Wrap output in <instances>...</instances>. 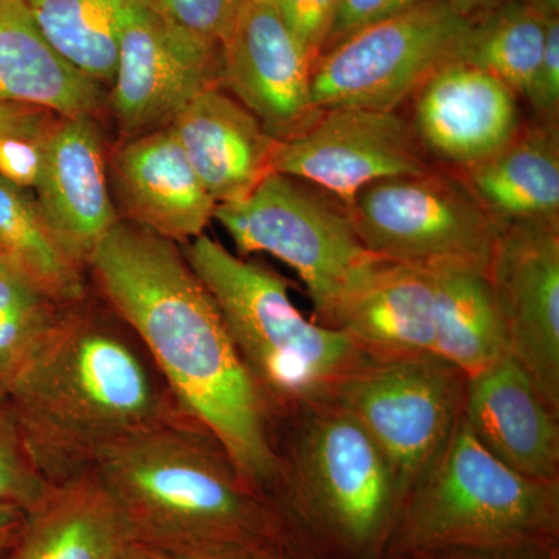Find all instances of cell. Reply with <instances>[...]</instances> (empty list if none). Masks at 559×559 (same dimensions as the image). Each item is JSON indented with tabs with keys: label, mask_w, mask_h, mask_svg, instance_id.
I'll use <instances>...</instances> for the list:
<instances>
[{
	"label": "cell",
	"mask_w": 559,
	"mask_h": 559,
	"mask_svg": "<svg viewBox=\"0 0 559 559\" xmlns=\"http://www.w3.org/2000/svg\"><path fill=\"white\" fill-rule=\"evenodd\" d=\"M120 219L176 245L204 235L216 202L191 168L170 127L124 138L108 157Z\"/></svg>",
	"instance_id": "e0dca14e"
},
{
	"label": "cell",
	"mask_w": 559,
	"mask_h": 559,
	"mask_svg": "<svg viewBox=\"0 0 559 559\" xmlns=\"http://www.w3.org/2000/svg\"><path fill=\"white\" fill-rule=\"evenodd\" d=\"M27 513L10 503L0 502V557L10 550L20 535Z\"/></svg>",
	"instance_id": "8d00e7d4"
},
{
	"label": "cell",
	"mask_w": 559,
	"mask_h": 559,
	"mask_svg": "<svg viewBox=\"0 0 559 559\" xmlns=\"http://www.w3.org/2000/svg\"><path fill=\"white\" fill-rule=\"evenodd\" d=\"M50 131L44 134L0 135V178L20 189H35L43 171Z\"/></svg>",
	"instance_id": "836d02e7"
},
{
	"label": "cell",
	"mask_w": 559,
	"mask_h": 559,
	"mask_svg": "<svg viewBox=\"0 0 559 559\" xmlns=\"http://www.w3.org/2000/svg\"><path fill=\"white\" fill-rule=\"evenodd\" d=\"M407 116L436 167L460 173L495 154L521 130V98L491 73L444 62L412 94Z\"/></svg>",
	"instance_id": "9a60e30c"
},
{
	"label": "cell",
	"mask_w": 559,
	"mask_h": 559,
	"mask_svg": "<svg viewBox=\"0 0 559 559\" xmlns=\"http://www.w3.org/2000/svg\"><path fill=\"white\" fill-rule=\"evenodd\" d=\"M5 555H7V551H5V554H3V555H2V557H0V559H3V558H5Z\"/></svg>",
	"instance_id": "7bdbcfd3"
},
{
	"label": "cell",
	"mask_w": 559,
	"mask_h": 559,
	"mask_svg": "<svg viewBox=\"0 0 559 559\" xmlns=\"http://www.w3.org/2000/svg\"><path fill=\"white\" fill-rule=\"evenodd\" d=\"M108 90L80 72L43 35L24 0H0V105L60 117L98 116Z\"/></svg>",
	"instance_id": "44dd1931"
},
{
	"label": "cell",
	"mask_w": 559,
	"mask_h": 559,
	"mask_svg": "<svg viewBox=\"0 0 559 559\" xmlns=\"http://www.w3.org/2000/svg\"><path fill=\"white\" fill-rule=\"evenodd\" d=\"M87 299L62 312L5 400L51 487L90 474L117 441L186 412L134 333L95 314Z\"/></svg>",
	"instance_id": "3957f363"
},
{
	"label": "cell",
	"mask_w": 559,
	"mask_h": 559,
	"mask_svg": "<svg viewBox=\"0 0 559 559\" xmlns=\"http://www.w3.org/2000/svg\"><path fill=\"white\" fill-rule=\"evenodd\" d=\"M130 546L165 557L267 555L290 543L270 498L187 412L121 439L91 471Z\"/></svg>",
	"instance_id": "7a4b0ae2"
},
{
	"label": "cell",
	"mask_w": 559,
	"mask_h": 559,
	"mask_svg": "<svg viewBox=\"0 0 559 559\" xmlns=\"http://www.w3.org/2000/svg\"><path fill=\"white\" fill-rule=\"evenodd\" d=\"M463 417L507 468L525 479L559 484V414L510 353L468 378Z\"/></svg>",
	"instance_id": "ac0fdd59"
},
{
	"label": "cell",
	"mask_w": 559,
	"mask_h": 559,
	"mask_svg": "<svg viewBox=\"0 0 559 559\" xmlns=\"http://www.w3.org/2000/svg\"><path fill=\"white\" fill-rule=\"evenodd\" d=\"M43 35L80 72L109 91L121 33L156 0H24Z\"/></svg>",
	"instance_id": "d4e9b609"
},
{
	"label": "cell",
	"mask_w": 559,
	"mask_h": 559,
	"mask_svg": "<svg viewBox=\"0 0 559 559\" xmlns=\"http://www.w3.org/2000/svg\"><path fill=\"white\" fill-rule=\"evenodd\" d=\"M430 2L433 0H340L336 16L320 55L333 49L353 33L390 17L409 13Z\"/></svg>",
	"instance_id": "d6a6232c"
},
{
	"label": "cell",
	"mask_w": 559,
	"mask_h": 559,
	"mask_svg": "<svg viewBox=\"0 0 559 559\" xmlns=\"http://www.w3.org/2000/svg\"><path fill=\"white\" fill-rule=\"evenodd\" d=\"M154 554V551H153ZM277 554V551H275ZM275 554L267 555H219V557H187V558H178V557H165V555H159L160 559H271Z\"/></svg>",
	"instance_id": "60d3db41"
},
{
	"label": "cell",
	"mask_w": 559,
	"mask_h": 559,
	"mask_svg": "<svg viewBox=\"0 0 559 559\" xmlns=\"http://www.w3.org/2000/svg\"><path fill=\"white\" fill-rule=\"evenodd\" d=\"M170 128L216 205L245 200L274 173L280 142L223 87L194 98Z\"/></svg>",
	"instance_id": "ffe728a7"
},
{
	"label": "cell",
	"mask_w": 559,
	"mask_h": 559,
	"mask_svg": "<svg viewBox=\"0 0 559 559\" xmlns=\"http://www.w3.org/2000/svg\"><path fill=\"white\" fill-rule=\"evenodd\" d=\"M524 102L528 103L536 121L559 127V17H550L547 24L543 58Z\"/></svg>",
	"instance_id": "1f68e13d"
},
{
	"label": "cell",
	"mask_w": 559,
	"mask_h": 559,
	"mask_svg": "<svg viewBox=\"0 0 559 559\" xmlns=\"http://www.w3.org/2000/svg\"><path fill=\"white\" fill-rule=\"evenodd\" d=\"M51 488L33 465L9 404L0 401V502L31 513Z\"/></svg>",
	"instance_id": "f1b7e54d"
},
{
	"label": "cell",
	"mask_w": 559,
	"mask_h": 559,
	"mask_svg": "<svg viewBox=\"0 0 559 559\" xmlns=\"http://www.w3.org/2000/svg\"><path fill=\"white\" fill-rule=\"evenodd\" d=\"M180 250L218 307L271 432L299 412L334 400L367 359L342 331L305 319L290 300L288 280L277 272L242 260L205 234Z\"/></svg>",
	"instance_id": "5b68a950"
},
{
	"label": "cell",
	"mask_w": 559,
	"mask_h": 559,
	"mask_svg": "<svg viewBox=\"0 0 559 559\" xmlns=\"http://www.w3.org/2000/svg\"><path fill=\"white\" fill-rule=\"evenodd\" d=\"M271 502L316 559H384L400 492L373 440L336 400L272 430Z\"/></svg>",
	"instance_id": "277c9868"
},
{
	"label": "cell",
	"mask_w": 559,
	"mask_h": 559,
	"mask_svg": "<svg viewBox=\"0 0 559 559\" xmlns=\"http://www.w3.org/2000/svg\"><path fill=\"white\" fill-rule=\"evenodd\" d=\"M559 544V484L525 479L474 437L460 415L439 457L406 492L384 559L498 543Z\"/></svg>",
	"instance_id": "8992f818"
},
{
	"label": "cell",
	"mask_w": 559,
	"mask_h": 559,
	"mask_svg": "<svg viewBox=\"0 0 559 559\" xmlns=\"http://www.w3.org/2000/svg\"><path fill=\"white\" fill-rule=\"evenodd\" d=\"M320 325L342 331L371 359L436 353L432 272L377 260Z\"/></svg>",
	"instance_id": "d6986e66"
},
{
	"label": "cell",
	"mask_w": 559,
	"mask_h": 559,
	"mask_svg": "<svg viewBox=\"0 0 559 559\" xmlns=\"http://www.w3.org/2000/svg\"><path fill=\"white\" fill-rule=\"evenodd\" d=\"M432 272L437 356L479 373L509 353L506 325L487 272L448 267Z\"/></svg>",
	"instance_id": "cb8c5ba5"
},
{
	"label": "cell",
	"mask_w": 559,
	"mask_h": 559,
	"mask_svg": "<svg viewBox=\"0 0 559 559\" xmlns=\"http://www.w3.org/2000/svg\"><path fill=\"white\" fill-rule=\"evenodd\" d=\"M308 57L318 60L340 0H270Z\"/></svg>",
	"instance_id": "4dcf8cb0"
},
{
	"label": "cell",
	"mask_w": 559,
	"mask_h": 559,
	"mask_svg": "<svg viewBox=\"0 0 559 559\" xmlns=\"http://www.w3.org/2000/svg\"><path fill=\"white\" fill-rule=\"evenodd\" d=\"M466 385L468 377L436 353L367 358L334 400L377 444L403 500L450 440Z\"/></svg>",
	"instance_id": "9c48e42d"
},
{
	"label": "cell",
	"mask_w": 559,
	"mask_h": 559,
	"mask_svg": "<svg viewBox=\"0 0 559 559\" xmlns=\"http://www.w3.org/2000/svg\"><path fill=\"white\" fill-rule=\"evenodd\" d=\"M213 219L241 255L270 253L293 267L307 286L318 323L381 259L359 240L344 202L283 173H271L245 200L216 205Z\"/></svg>",
	"instance_id": "52a82bcc"
},
{
	"label": "cell",
	"mask_w": 559,
	"mask_h": 559,
	"mask_svg": "<svg viewBox=\"0 0 559 559\" xmlns=\"http://www.w3.org/2000/svg\"><path fill=\"white\" fill-rule=\"evenodd\" d=\"M468 22L450 0H433L353 33L312 62L316 106L400 109L433 70L457 58Z\"/></svg>",
	"instance_id": "30bf717a"
},
{
	"label": "cell",
	"mask_w": 559,
	"mask_h": 559,
	"mask_svg": "<svg viewBox=\"0 0 559 559\" xmlns=\"http://www.w3.org/2000/svg\"><path fill=\"white\" fill-rule=\"evenodd\" d=\"M245 3L246 0H156L154 7L176 27L223 46Z\"/></svg>",
	"instance_id": "f546056e"
},
{
	"label": "cell",
	"mask_w": 559,
	"mask_h": 559,
	"mask_svg": "<svg viewBox=\"0 0 559 559\" xmlns=\"http://www.w3.org/2000/svg\"><path fill=\"white\" fill-rule=\"evenodd\" d=\"M69 307L0 260V401Z\"/></svg>",
	"instance_id": "83f0119b"
},
{
	"label": "cell",
	"mask_w": 559,
	"mask_h": 559,
	"mask_svg": "<svg viewBox=\"0 0 559 559\" xmlns=\"http://www.w3.org/2000/svg\"><path fill=\"white\" fill-rule=\"evenodd\" d=\"M450 2L463 16L473 17L481 11H487L499 5V3L507 2V0H450Z\"/></svg>",
	"instance_id": "74e56055"
},
{
	"label": "cell",
	"mask_w": 559,
	"mask_h": 559,
	"mask_svg": "<svg viewBox=\"0 0 559 559\" xmlns=\"http://www.w3.org/2000/svg\"><path fill=\"white\" fill-rule=\"evenodd\" d=\"M119 559H160L159 555L153 554V551L140 549V547L130 546L128 544L121 551Z\"/></svg>",
	"instance_id": "b9f144b4"
},
{
	"label": "cell",
	"mask_w": 559,
	"mask_h": 559,
	"mask_svg": "<svg viewBox=\"0 0 559 559\" xmlns=\"http://www.w3.org/2000/svg\"><path fill=\"white\" fill-rule=\"evenodd\" d=\"M520 2L540 11L544 16L559 17V0H520Z\"/></svg>",
	"instance_id": "ab89813d"
},
{
	"label": "cell",
	"mask_w": 559,
	"mask_h": 559,
	"mask_svg": "<svg viewBox=\"0 0 559 559\" xmlns=\"http://www.w3.org/2000/svg\"><path fill=\"white\" fill-rule=\"evenodd\" d=\"M223 46L176 27L156 7L121 33L106 108L124 138L170 127L205 91L221 87Z\"/></svg>",
	"instance_id": "8fae6325"
},
{
	"label": "cell",
	"mask_w": 559,
	"mask_h": 559,
	"mask_svg": "<svg viewBox=\"0 0 559 559\" xmlns=\"http://www.w3.org/2000/svg\"><path fill=\"white\" fill-rule=\"evenodd\" d=\"M61 117L36 106L0 105V135L44 134L57 124Z\"/></svg>",
	"instance_id": "d590c367"
},
{
	"label": "cell",
	"mask_w": 559,
	"mask_h": 559,
	"mask_svg": "<svg viewBox=\"0 0 559 559\" xmlns=\"http://www.w3.org/2000/svg\"><path fill=\"white\" fill-rule=\"evenodd\" d=\"M86 267L180 409L212 430L242 474L270 495L277 469L270 421L215 300L179 245L119 219Z\"/></svg>",
	"instance_id": "6da1fadb"
},
{
	"label": "cell",
	"mask_w": 559,
	"mask_h": 559,
	"mask_svg": "<svg viewBox=\"0 0 559 559\" xmlns=\"http://www.w3.org/2000/svg\"><path fill=\"white\" fill-rule=\"evenodd\" d=\"M488 277L510 355L559 414V223L500 227Z\"/></svg>",
	"instance_id": "4fadbf2b"
},
{
	"label": "cell",
	"mask_w": 559,
	"mask_h": 559,
	"mask_svg": "<svg viewBox=\"0 0 559 559\" xmlns=\"http://www.w3.org/2000/svg\"><path fill=\"white\" fill-rule=\"evenodd\" d=\"M550 17L520 0H507L468 17L455 60L491 73L524 100L538 69Z\"/></svg>",
	"instance_id": "4316f807"
},
{
	"label": "cell",
	"mask_w": 559,
	"mask_h": 559,
	"mask_svg": "<svg viewBox=\"0 0 559 559\" xmlns=\"http://www.w3.org/2000/svg\"><path fill=\"white\" fill-rule=\"evenodd\" d=\"M35 200L61 248L86 267L92 250L120 219L109 186L97 116L61 117L46 143ZM87 270V267H86Z\"/></svg>",
	"instance_id": "2e32d148"
},
{
	"label": "cell",
	"mask_w": 559,
	"mask_h": 559,
	"mask_svg": "<svg viewBox=\"0 0 559 559\" xmlns=\"http://www.w3.org/2000/svg\"><path fill=\"white\" fill-rule=\"evenodd\" d=\"M127 546L112 503L90 473L51 488L3 559H119Z\"/></svg>",
	"instance_id": "603a6c76"
},
{
	"label": "cell",
	"mask_w": 559,
	"mask_h": 559,
	"mask_svg": "<svg viewBox=\"0 0 559 559\" xmlns=\"http://www.w3.org/2000/svg\"><path fill=\"white\" fill-rule=\"evenodd\" d=\"M385 559H559V544L527 540V543L433 547V549L392 555Z\"/></svg>",
	"instance_id": "e575fe53"
},
{
	"label": "cell",
	"mask_w": 559,
	"mask_h": 559,
	"mask_svg": "<svg viewBox=\"0 0 559 559\" xmlns=\"http://www.w3.org/2000/svg\"><path fill=\"white\" fill-rule=\"evenodd\" d=\"M312 61L270 0H246L223 44L221 87L250 110L277 142L299 138L319 119Z\"/></svg>",
	"instance_id": "5bb4252c"
},
{
	"label": "cell",
	"mask_w": 559,
	"mask_h": 559,
	"mask_svg": "<svg viewBox=\"0 0 559 559\" xmlns=\"http://www.w3.org/2000/svg\"><path fill=\"white\" fill-rule=\"evenodd\" d=\"M359 240L373 255L423 270L487 272L500 227L457 173L377 180L347 205Z\"/></svg>",
	"instance_id": "ba28073f"
},
{
	"label": "cell",
	"mask_w": 559,
	"mask_h": 559,
	"mask_svg": "<svg viewBox=\"0 0 559 559\" xmlns=\"http://www.w3.org/2000/svg\"><path fill=\"white\" fill-rule=\"evenodd\" d=\"M275 173L312 183L345 205L377 180L436 170L396 110L331 108L299 138L280 142Z\"/></svg>",
	"instance_id": "7c38bea8"
},
{
	"label": "cell",
	"mask_w": 559,
	"mask_h": 559,
	"mask_svg": "<svg viewBox=\"0 0 559 559\" xmlns=\"http://www.w3.org/2000/svg\"><path fill=\"white\" fill-rule=\"evenodd\" d=\"M271 559H316L312 557L310 551H307L304 549V547H300L299 544L294 543V540H290V543L286 544L285 547H283L282 550H278L277 554L274 555Z\"/></svg>",
	"instance_id": "f35d334b"
},
{
	"label": "cell",
	"mask_w": 559,
	"mask_h": 559,
	"mask_svg": "<svg viewBox=\"0 0 559 559\" xmlns=\"http://www.w3.org/2000/svg\"><path fill=\"white\" fill-rule=\"evenodd\" d=\"M0 260L20 270L53 299L75 305L90 297L87 270L61 248L40 215L35 194L0 178Z\"/></svg>",
	"instance_id": "484cf974"
},
{
	"label": "cell",
	"mask_w": 559,
	"mask_h": 559,
	"mask_svg": "<svg viewBox=\"0 0 559 559\" xmlns=\"http://www.w3.org/2000/svg\"><path fill=\"white\" fill-rule=\"evenodd\" d=\"M457 175L499 227L559 223V127L522 123L507 145Z\"/></svg>",
	"instance_id": "7402d4cb"
}]
</instances>
